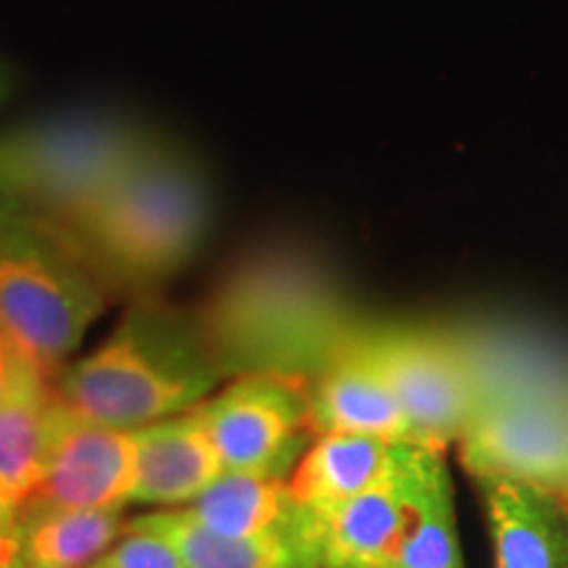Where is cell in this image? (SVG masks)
<instances>
[{
	"instance_id": "1",
	"label": "cell",
	"mask_w": 568,
	"mask_h": 568,
	"mask_svg": "<svg viewBox=\"0 0 568 568\" xmlns=\"http://www.w3.org/2000/svg\"><path fill=\"white\" fill-rule=\"evenodd\" d=\"M224 376L314 379L353 335L337 290L308 253L276 245L240 258L197 311Z\"/></svg>"
},
{
	"instance_id": "2",
	"label": "cell",
	"mask_w": 568,
	"mask_h": 568,
	"mask_svg": "<svg viewBox=\"0 0 568 568\" xmlns=\"http://www.w3.org/2000/svg\"><path fill=\"white\" fill-rule=\"evenodd\" d=\"M213 226L203 166L153 138L126 172L61 230L80 247L111 297L155 295L193 264Z\"/></svg>"
},
{
	"instance_id": "3",
	"label": "cell",
	"mask_w": 568,
	"mask_h": 568,
	"mask_svg": "<svg viewBox=\"0 0 568 568\" xmlns=\"http://www.w3.org/2000/svg\"><path fill=\"white\" fill-rule=\"evenodd\" d=\"M222 379L197 311L148 295L103 345L67 364L53 387L90 422L140 429L201 406Z\"/></svg>"
},
{
	"instance_id": "4",
	"label": "cell",
	"mask_w": 568,
	"mask_h": 568,
	"mask_svg": "<svg viewBox=\"0 0 568 568\" xmlns=\"http://www.w3.org/2000/svg\"><path fill=\"white\" fill-rule=\"evenodd\" d=\"M109 303L59 224L0 205V339L21 366L55 382Z\"/></svg>"
},
{
	"instance_id": "5",
	"label": "cell",
	"mask_w": 568,
	"mask_h": 568,
	"mask_svg": "<svg viewBox=\"0 0 568 568\" xmlns=\"http://www.w3.org/2000/svg\"><path fill=\"white\" fill-rule=\"evenodd\" d=\"M153 134L109 111H67L0 134V205L69 224L145 151Z\"/></svg>"
},
{
	"instance_id": "6",
	"label": "cell",
	"mask_w": 568,
	"mask_h": 568,
	"mask_svg": "<svg viewBox=\"0 0 568 568\" xmlns=\"http://www.w3.org/2000/svg\"><path fill=\"white\" fill-rule=\"evenodd\" d=\"M355 353L385 382L424 447L458 443L479 387L456 339L424 329H355Z\"/></svg>"
},
{
	"instance_id": "7",
	"label": "cell",
	"mask_w": 568,
	"mask_h": 568,
	"mask_svg": "<svg viewBox=\"0 0 568 568\" xmlns=\"http://www.w3.org/2000/svg\"><path fill=\"white\" fill-rule=\"evenodd\" d=\"M308 395L305 376L245 374L195 408L224 471L284 477L316 439Z\"/></svg>"
},
{
	"instance_id": "8",
	"label": "cell",
	"mask_w": 568,
	"mask_h": 568,
	"mask_svg": "<svg viewBox=\"0 0 568 568\" xmlns=\"http://www.w3.org/2000/svg\"><path fill=\"white\" fill-rule=\"evenodd\" d=\"M134 487L138 445L132 429L90 422L53 395L45 474L30 500L19 508H126L132 506Z\"/></svg>"
},
{
	"instance_id": "9",
	"label": "cell",
	"mask_w": 568,
	"mask_h": 568,
	"mask_svg": "<svg viewBox=\"0 0 568 568\" xmlns=\"http://www.w3.org/2000/svg\"><path fill=\"white\" fill-rule=\"evenodd\" d=\"M443 464L445 450L416 445L408 464L385 485L322 514L305 508L318 566L387 568L393 564L414 529L426 487Z\"/></svg>"
},
{
	"instance_id": "10",
	"label": "cell",
	"mask_w": 568,
	"mask_h": 568,
	"mask_svg": "<svg viewBox=\"0 0 568 568\" xmlns=\"http://www.w3.org/2000/svg\"><path fill=\"white\" fill-rule=\"evenodd\" d=\"M474 479L510 477L568 500V410L531 400L479 403L458 439Z\"/></svg>"
},
{
	"instance_id": "11",
	"label": "cell",
	"mask_w": 568,
	"mask_h": 568,
	"mask_svg": "<svg viewBox=\"0 0 568 568\" xmlns=\"http://www.w3.org/2000/svg\"><path fill=\"white\" fill-rule=\"evenodd\" d=\"M493 568H568V508L548 489L510 477H477Z\"/></svg>"
},
{
	"instance_id": "12",
	"label": "cell",
	"mask_w": 568,
	"mask_h": 568,
	"mask_svg": "<svg viewBox=\"0 0 568 568\" xmlns=\"http://www.w3.org/2000/svg\"><path fill=\"white\" fill-rule=\"evenodd\" d=\"M138 487L132 506L184 508L224 474L197 408L132 429Z\"/></svg>"
},
{
	"instance_id": "13",
	"label": "cell",
	"mask_w": 568,
	"mask_h": 568,
	"mask_svg": "<svg viewBox=\"0 0 568 568\" xmlns=\"http://www.w3.org/2000/svg\"><path fill=\"white\" fill-rule=\"evenodd\" d=\"M351 337L311 379L308 400L314 437L366 435L389 443L422 445L385 382L355 353Z\"/></svg>"
},
{
	"instance_id": "14",
	"label": "cell",
	"mask_w": 568,
	"mask_h": 568,
	"mask_svg": "<svg viewBox=\"0 0 568 568\" xmlns=\"http://www.w3.org/2000/svg\"><path fill=\"white\" fill-rule=\"evenodd\" d=\"M414 447L366 435H322L297 460L290 493L314 514L337 508L393 479Z\"/></svg>"
},
{
	"instance_id": "15",
	"label": "cell",
	"mask_w": 568,
	"mask_h": 568,
	"mask_svg": "<svg viewBox=\"0 0 568 568\" xmlns=\"http://www.w3.org/2000/svg\"><path fill=\"white\" fill-rule=\"evenodd\" d=\"M126 529L163 537L187 568H322L311 524L295 535L224 537L201 527L184 508H161L130 518Z\"/></svg>"
},
{
	"instance_id": "16",
	"label": "cell",
	"mask_w": 568,
	"mask_h": 568,
	"mask_svg": "<svg viewBox=\"0 0 568 568\" xmlns=\"http://www.w3.org/2000/svg\"><path fill=\"white\" fill-rule=\"evenodd\" d=\"M184 510L224 537L295 535L308 527V510L290 493L287 479L264 474L224 471Z\"/></svg>"
},
{
	"instance_id": "17",
	"label": "cell",
	"mask_w": 568,
	"mask_h": 568,
	"mask_svg": "<svg viewBox=\"0 0 568 568\" xmlns=\"http://www.w3.org/2000/svg\"><path fill=\"white\" fill-rule=\"evenodd\" d=\"M53 395V382L19 364L11 393L0 400V508L24 506L40 487Z\"/></svg>"
},
{
	"instance_id": "18",
	"label": "cell",
	"mask_w": 568,
	"mask_h": 568,
	"mask_svg": "<svg viewBox=\"0 0 568 568\" xmlns=\"http://www.w3.org/2000/svg\"><path fill=\"white\" fill-rule=\"evenodd\" d=\"M21 568H88L126 531L124 508L24 510Z\"/></svg>"
},
{
	"instance_id": "19",
	"label": "cell",
	"mask_w": 568,
	"mask_h": 568,
	"mask_svg": "<svg viewBox=\"0 0 568 568\" xmlns=\"http://www.w3.org/2000/svg\"><path fill=\"white\" fill-rule=\"evenodd\" d=\"M387 568H464L447 464L439 466L432 477L414 529Z\"/></svg>"
},
{
	"instance_id": "20",
	"label": "cell",
	"mask_w": 568,
	"mask_h": 568,
	"mask_svg": "<svg viewBox=\"0 0 568 568\" xmlns=\"http://www.w3.org/2000/svg\"><path fill=\"white\" fill-rule=\"evenodd\" d=\"M88 568H187V564L163 537L126 529L124 537Z\"/></svg>"
},
{
	"instance_id": "21",
	"label": "cell",
	"mask_w": 568,
	"mask_h": 568,
	"mask_svg": "<svg viewBox=\"0 0 568 568\" xmlns=\"http://www.w3.org/2000/svg\"><path fill=\"white\" fill-rule=\"evenodd\" d=\"M0 568H21L19 508H0Z\"/></svg>"
},
{
	"instance_id": "22",
	"label": "cell",
	"mask_w": 568,
	"mask_h": 568,
	"mask_svg": "<svg viewBox=\"0 0 568 568\" xmlns=\"http://www.w3.org/2000/svg\"><path fill=\"white\" fill-rule=\"evenodd\" d=\"M17 358H13L9 347H6L3 339H0V400L11 393L13 379H17Z\"/></svg>"
},
{
	"instance_id": "23",
	"label": "cell",
	"mask_w": 568,
	"mask_h": 568,
	"mask_svg": "<svg viewBox=\"0 0 568 568\" xmlns=\"http://www.w3.org/2000/svg\"><path fill=\"white\" fill-rule=\"evenodd\" d=\"M3 90H6V80H3V71H0V98H3Z\"/></svg>"
}]
</instances>
